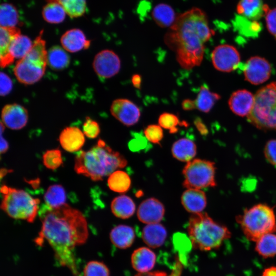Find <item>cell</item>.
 I'll use <instances>...</instances> for the list:
<instances>
[{
    "instance_id": "obj_16",
    "label": "cell",
    "mask_w": 276,
    "mask_h": 276,
    "mask_svg": "<svg viewBox=\"0 0 276 276\" xmlns=\"http://www.w3.org/2000/svg\"><path fill=\"white\" fill-rule=\"evenodd\" d=\"M254 101L255 96L251 92L240 89L232 93L228 100V105L236 115L247 117L252 110Z\"/></svg>"
},
{
    "instance_id": "obj_21",
    "label": "cell",
    "mask_w": 276,
    "mask_h": 276,
    "mask_svg": "<svg viewBox=\"0 0 276 276\" xmlns=\"http://www.w3.org/2000/svg\"><path fill=\"white\" fill-rule=\"evenodd\" d=\"M269 7L262 0H240L237 6L238 14L250 20H257L265 15Z\"/></svg>"
},
{
    "instance_id": "obj_19",
    "label": "cell",
    "mask_w": 276,
    "mask_h": 276,
    "mask_svg": "<svg viewBox=\"0 0 276 276\" xmlns=\"http://www.w3.org/2000/svg\"><path fill=\"white\" fill-rule=\"evenodd\" d=\"M59 141L64 150L70 152H76L85 143L84 134L77 127H67L60 133Z\"/></svg>"
},
{
    "instance_id": "obj_54",
    "label": "cell",
    "mask_w": 276,
    "mask_h": 276,
    "mask_svg": "<svg viewBox=\"0 0 276 276\" xmlns=\"http://www.w3.org/2000/svg\"><path fill=\"white\" fill-rule=\"evenodd\" d=\"M12 172V170H9L7 169H1V178H2L4 176L9 172Z\"/></svg>"
},
{
    "instance_id": "obj_10",
    "label": "cell",
    "mask_w": 276,
    "mask_h": 276,
    "mask_svg": "<svg viewBox=\"0 0 276 276\" xmlns=\"http://www.w3.org/2000/svg\"><path fill=\"white\" fill-rule=\"evenodd\" d=\"M46 64L24 57L15 64L13 71L18 81L29 85L38 82L44 75Z\"/></svg>"
},
{
    "instance_id": "obj_43",
    "label": "cell",
    "mask_w": 276,
    "mask_h": 276,
    "mask_svg": "<svg viewBox=\"0 0 276 276\" xmlns=\"http://www.w3.org/2000/svg\"><path fill=\"white\" fill-rule=\"evenodd\" d=\"M264 153L266 160L276 166V139L270 140L266 143Z\"/></svg>"
},
{
    "instance_id": "obj_41",
    "label": "cell",
    "mask_w": 276,
    "mask_h": 276,
    "mask_svg": "<svg viewBox=\"0 0 276 276\" xmlns=\"http://www.w3.org/2000/svg\"><path fill=\"white\" fill-rule=\"evenodd\" d=\"M144 133L147 140L154 144H160L164 136L162 127L156 124L148 125L145 129Z\"/></svg>"
},
{
    "instance_id": "obj_15",
    "label": "cell",
    "mask_w": 276,
    "mask_h": 276,
    "mask_svg": "<svg viewBox=\"0 0 276 276\" xmlns=\"http://www.w3.org/2000/svg\"><path fill=\"white\" fill-rule=\"evenodd\" d=\"M165 212V207L159 200L155 198H149L140 204L137 216L143 223L147 224L157 223L163 219Z\"/></svg>"
},
{
    "instance_id": "obj_26",
    "label": "cell",
    "mask_w": 276,
    "mask_h": 276,
    "mask_svg": "<svg viewBox=\"0 0 276 276\" xmlns=\"http://www.w3.org/2000/svg\"><path fill=\"white\" fill-rule=\"evenodd\" d=\"M196 150L195 143L187 138H181L175 142L171 149L173 156L183 162L192 160L196 155Z\"/></svg>"
},
{
    "instance_id": "obj_22",
    "label": "cell",
    "mask_w": 276,
    "mask_h": 276,
    "mask_svg": "<svg viewBox=\"0 0 276 276\" xmlns=\"http://www.w3.org/2000/svg\"><path fill=\"white\" fill-rule=\"evenodd\" d=\"M133 268L140 273L147 272L154 266L156 255L150 249L142 247L135 249L131 257Z\"/></svg>"
},
{
    "instance_id": "obj_5",
    "label": "cell",
    "mask_w": 276,
    "mask_h": 276,
    "mask_svg": "<svg viewBox=\"0 0 276 276\" xmlns=\"http://www.w3.org/2000/svg\"><path fill=\"white\" fill-rule=\"evenodd\" d=\"M245 237L256 242L264 235L276 232V218L273 207L259 203L246 209L236 217Z\"/></svg>"
},
{
    "instance_id": "obj_2",
    "label": "cell",
    "mask_w": 276,
    "mask_h": 276,
    "mask_svg": "<svg viewBox=\"0 0 276 276\" xmlns=\"http://www.w3.org/2000/svg\"><path fill=\"white\" fill-rule=\"evenodd\" d=\"M214 34L205 13L199 8L193 7L177 15L165 35L164 41L175 52L180 65L190 70L201 64L204 43Z\"/></svg>"
},
{
    "instance_id": "obj_45",
    "label": "cell",
    "mask_w": 276,
    "mask_h": 276,
    "mask_svg": "<svg viewBox=\"0 0 276 276\" xmlns=\"http://www.w3.org/2000/svg\"><path fill=\"white\" fill-rule=\"evenodd\" d=\"M13 83L10 78L5 73H1V96L8 95L12 89Z\"/></svg>"
},
{
    "instance_id": "obj_53",
    "label": "cell",
    "mask_w": 276,
    "mask_h": 276,
    "mask_svg": "<svg viewBox=\"0 0 276 276\" xmlns=\"http://www.w3.org/2000/svg\"><path fill=\"white\" fill-rule=\"evenodd\" d=\"M262 276H276V266H271L266 268Z\"/></svg>"
},
{
    "instance_id": "obj_29",
    "label": "cell",
    "mask_w": 276,
    "mask_h": 276,
    "mask_svg": "<svg viewBox=\"0 0 276 276\" xmlns=\"http://www.w3.org/2000/svg\"><path fill=\"white\" fill-rule=\"evenodd\" d=\"M66 200L65 189L59 184L49 187L44 195L45 205L51 208H57L65 204Z\"/></svg>"
},
{
    "instance_id": "obj_47",
    "label": "cell",
    "mask_w": 276,
    "mask_h": 276,
    "mask_svg": "<svg viewBox=\"0 0 276 276\" xmlns=\"http://www.w3.org/2000/svg\"><path fill=\"white\" fill-rule=\"evenodd\" d=\"M147 146V142L142 137H136L130 142L129 147L131 151H137L144 149Z\"/></svg>"
},
{
    "instance_id": "obj_30",
    "label": "cell",
    "mask_w": 276,
    "mask_h": 276,
    "mask_svg": "<svg viewBox=\"0 0 276 276\" xmlns=\"http://www.w3.org/2000/svg\"><path fill=\"white\" fill-rule=\"evenodd\" d=\"M70 58L65 51L59 46H54L48 52V63L54 70H62L67 67Z\"/></svg>"
},
{
    "instance_id": "obj_46",
    "label": "cell",
    "mask_w": 276,
    "mask_h": 276,
    "mask_svg": "<svg viewBox=\"0 0 276 276\" xmlns=\"http://www.w3.org/2000/svg\"><path fill=\"white\" fill-rule=\"evenodd\" d=\"M263 130L276 131V106L268 116Z\"/></svg>"
},
{
    "instance_id": "obj_8",
    "label": "cell",
    "mask_w": 276,
    "mask_h": 276,
    "mask_svg": "<svg viewBox=\"0 0 276 276\" xmlns=\"http://www.w3.org/2000/svg\"><path fill=\"white\" fill-rule=\"evenodd\" d=\"M276 106V82L262 87L255 95L254 104L247 120L258 129L263 130L266 120Z\"/></svg>"
},
{
    "instance_id": "obj_31",
    "label": "cell",
    "mask_w": 276,
    "mask_h": 276,
    "mask_svg": "<svg viewBox=\"0 0 276 276\" xmlns=\"http://www.w3.org/2000/svg\"><path fill=\"white\" fill-rule=\"evenodd\" d=\"M107 184L111 190L122 193L129 190L131 186V179L125 172L116 170L109 176Z\"/></svg>"
},
{
    "instance_id": "obj_37",
    "label": "cell",
    "mask_w": 276,
    "mask_h": 276,
    "mask_svg": "<svg viewBox=\"0 0 276 276\" xmlns=\"http://www.w3.org/2000/svg\"><path fill=\"white\" fill-rule=\"evenodd\" d=\"M236 26L241 34L247 37H256L261 30L257 20H250L242 16L236 19Z\"/></svg>"
},
{
    "instance_id": "obj_24",
    "label": "cell",
    "mask_w": 276,
    "mask_h": 276,
    "mask_svg": "<svg viewBox=\"0 0 276 276\" xmlns=\"http://www.w3.org/2000/svg\"><path fill=\"white\" fill-rule=\"evenodd\" d=\"M135 237L134 228L126 225H119L113 228L110 233L111 242L116 247L121 249L130 247Z\"/></svg>"
},
{
    "instance_id": "obj_35",
    "label": "cell",
    "mask_w": 276,
    "mask_h": 276,
    "mask_svg": "<svg viewBox=\"0 0 276 276\" xmlns=\"http://www.w3.org/2000/svg\"><path fill=\"white\" fill-rule=\"evenodd\" d=\"M18 14L15 7L4 3L0 6V24L3 27H16L18 24Z\"/></svg>"
},
{
    "instance_id": "obj_39",
    "label": "cell",
    "mask_w": 276,
    "mask_h": 276,
    "mask_svg": "<svg viewBox=\"0 0 276 276\" xmlns=\"http://www.w3.org/2000/svg\"><path fill=\"white\" fill-rule=\"evenodd\" d=\"M83 276H109V270L103 262L91 261L85 265Z\"/></svg>"
},
{
    "instance_id": "obj_36",
    "label": "cell",
    "mask_w": 276,
    "mask_h": 276,
    "mask_svg": "<svg viewBox=\"0 0 276 276\" xmlns=\"http://www.w3.org/2000/svg\"><path fill=\"white\" fill-rule=\"evenodd\" d=\"M33 42L29 37L20 34L13 40L10 53L14 59H22L30 51Z\"/></svg>"
},
{
    "instance_id": "obj_49",
    "label": "cell",
    "mask_w": 276,
    "mask_h": 276,
    "mask_svg": "<svg viewBox=\"0 0 276 276\" xmlns=\"http://www.w3.org/2000/svg\"><path fill=\"white\" fill-rule=\"evenodd\" d=\"M181 106L185 110H191L196 108L195 100L189 99H185L181 103Z\"/></svg>"
},
{
    "instance_id": "obj_23",
    "label": "cell",
    "mask_w": 276,
    "mask_h": 276,
    "mask_svg": "<svg viewBox=\"0 0 276 276\" xmlns=\"http://www.w3.org/2000/svg\"><path fill=\"white\" fill-rule=\"evenodd\" d=\"M167 236L166 228L160 223L149 224L142 231L143 241L149 247L157 248L165 242Z\"/></svg>"
},
{
    "instance_id": "obj_9",
    "label": "cell",
    "mask_w": 276,
    "mask_h": 276,
    "mask_svg": "<svg viewBox=\"0 0 276 276\" xmlns=\"http://www.w3.org/2000/svg\"><path fill=\"white\" fill-rule=\"evenodd\" d=\"M211 59L213 66L217 70L230 72L237 67L240 61V56L233 45L221 44L213 50Z\"/></svg>"
},
{
    "instance_id": "obj_50",
    "label": "cell",
    "mask_w": 276,
    "mask_h": 276,
    "mask_svg": "<svg viewBox=\"0 0 276 276\" xmlns=\"http://www.w3.org/2000/svg\"><path fill=\"white\" fill-rule=\"evenodd\" d=\"M194 123L197 129L201 134H205L208 132L207 128L200 119H196L194 122Z\"/></svg>"
},
{
    "instance_id": "obj_1",
    "label": "cell",
    "mask_w": 276,
    "mask_h": 276,
    "mask_svg": "<svg viewBox=\"0 0 276 276\" xmlns=\"http://www.w3.org/2000/svg\"><path fill=\"white\" fill-rule=\"evenodd\" d=\"M40 217L42 225L36 242L41 244L45 240L53 249L58 262L68 268L74 276H80L74 250L88 238L85 217L80 211L65 203L57 208L45 205L40 211Z\"/></svg>"
},
{
    "instance_id": "obj_14",
    "label": "cell",
    "mask_w": 276,
    "mask_h": 276,
    "mask_svg": "<svg viewBox=\"0 0 276 276\" xmlns=\"http://www.w3.org/2000/svg\"><path fill=\"white\" fill-rule=\"evenodd\" d=\"M1 117L3 124L13 130L22 129L28 121L27 110L16 103L6 105L2 109Z\"/></svg>"
},
{
    "instance_id": "obj_33",
    "label": "cell",
    "mask_w": 276,
    "mask_h": 276,
    "mask_svg": "<svg viewBox=\"0 0 276 276\" xmlns=\"http://www.w3.org/2000/svg\"><path fill=\"white\" fill-rule=\"evenodd\" d=\"M66 14L64 8L55 2L48 3L42 10V16L44 20L50 24H57L62 22Z\"/></svg>"
},
{
    "instance_id": "obj_51",
    "label": "cell",
    "mask_w": 276,
    "mask_h": 276,
    "mask_svg": "<svg viewBox=\"0 0 276 276\" xmlns=\"http://www.w3.org/2000/svg\"><path fill=\"white\" fill-rule=\"evenodd\" d=\"M133 85L136 88L140 89L141 86L142 77L139 74H134L131 78Z\"/></svg>"
},
{
    "instance_id": "obj_20",
    "label": "cell",
    "mask_w": 276,
    "mask_h": 276,
    "mask_svg": "<svg viewBox=\"0 0 276 276\" xmlns=\"http://www.w3.org/2000/svg\"><path fill=\"white\" fill-rule=\"evenodd\" d=\"M181 202L188 212L193 214L201 213L207 203L205 193L197 189H188L182 194Z\"/></svg>"
},
{
    "instance_id": "obj_6",
    "label": "cell",
    "mask_w": 276,
    "mask_h": 276,
    "mask_svg": "<svg viewBox=\"0 0 276 276\" xmlns=\"http://www.w3.org/2000/svg\"><path fill=\"white\" fill-rule=\"evenodd\" d=\"M2 194L1 209L10 217L32 223L35 219L40 200L34 198L26 191L8 187L1 188Z\"/></svg>"
},
{
    "instance_id": "obj_44",
    "label": "cell",
    "mask_w": 276,
    "mask_h": 276,
    "mask_svg": "<svg viewBox=\"0 0 276 276\" xmlns=\"http://www.w3.org/2000/svg\"><path fill=\"white\" fill-rule=\"evenodd\" d=\"M265 15L267 28L276 39V8L269 9Z\"/></svg>"
},
{
    "instance_id": "obj_52",
    "label": "cell",
    "mask_w": 276,
    "mask_h": 276,
    "mask_svg": "<svg viewBox=\"0 0 276 276\" xmlns=\"http://www.w3.org/2000/svg\"><path fill=\"white\" fill-rule=\"evenodd\" d=\"M135 276H168L167 273L163 271L147 272L139 273Z\"/></svg>"
},
{
    "instance_id": "obj_11",
    "label": "cell",
    "mask_w": 276,
    "mask_h": 276,
    "mask_svg": "<svg viewBox=\"0 0 276 276\" xmlns=\"http://www.w3.org/2000/svg\"><path fill=\"white\" fill-rule=\"evenodd\" d=\"M93 65L95 72L99 77L107 79L119 73L121 68V61L113 51L104 50L95 56Z\"/></svg>"
},
{
    "instance_id": "obj_40",
    "label": "cell",
    "mask_w": 276,
    "mask_h": 276,
    "mask_svg": "<svg viewBox=\"0 0 276 276\" xmlns=\"http://www.w3.org/2000/svg\"><path fill=\"white\" fill-rule=\"evenodd\" d=\"M158 122L160 126L169 130L171 133L178 131L177 126L180 124L177 116L169 112L162 113L158 118Z\"/></svg>"
},
{
    "instance_id": "obj_4",
    "label": "cell",
    "mask_w": 276,
    "mask_h": 276,
    "mask_svg": "<svg viewBox=\"0 0 276 276\" xmlns=\"http://www.w3.org/2000/svg\"><path fill=\"white\" fill-rule=\"evenodd\" d=\"M188 232L193 247L202 251L219 248L229 238L228 229L215 221L205 213L193 214L190 217Z\"/></svg>"
},
{
    "instance_id": "obj_13",
    "label": "cell",
    "mask_w": 276,
    "mask_h": 276,
    "mask_svg": "<svg viewBox=\"0 0 276 276\" xmlns=\"http://www.w3.org/2000/svg\"><path fill=\"white\" fill-rule=\"evenodd\" d=\"M111 114L124 125L131 126L139 121L141 111L131 101L124 98L114 100L110 106Z\"/></svg>"
},
{
    "instance_id": "obj_32",
    "label": "cell",
    "mask_w": 276,
    "mask_h": 276,
    "mask_svg": "<svg viewBox=\"0 0 276 276\" xmlns=\"http://www.w3.org/2000/svg\"><path fill=\"white\" fill-rule=\"evenodd\" d=\"M255 249L259 255L265 258L276 255V235L269 233L263 235L257 241Z\"/></svg>"
},
{
    "instance_id": "obj_7",
    "label": "cell",
    "mask_w": 276,
    "mask_h": 276,
    "mask_svg": "<svg viewBox=\"0 0 276 276\" xmlns=\"http://www.w3.org/2000/svg\"><path fill=\"white\" fill-rule=\"evenodd\" d=\"M215 163L196 158L187 162L183 168V186L188 189H200L216 186Z\"/></svg>"
},
{
    "instance_id": "obj_12",
    "label": "cell",
    "mask_w": 276,
    "mask_h": 276,
    "mask_svg": "<svg viewBox=\"0 0 276 276\" xmlns=\"http://www.w3.org/2000/svg\"><path fill=\"white\" fill-rule=\"evenodd\" d=\"M271 67L269 62L260 56L250 57L244 67L245 79L254 85H259L266 81L270 77Z\"/></svg>"
},
{
    "instance_id": "obj_42",
    "label": "cell",
    "mask_w": 276,
    "mask_h": 276,
    "mask_svg": "<svg viewBox=\"0 0 276 276\" xmlns=\"http://www.w3.org/2000/svg\"><path fill=\"white\" fill-rule=\"evenodd\" d=\"M83 132L88 138H96L100 132L98 123L89 117H86L83 125Z\"/></svg>"
},
{
    "instance_id": "obj_18",
    "label": "cell",
    "mask_w": 276,
    "mask_h": 276,
    "mask_svg": "<svg viewBox=\"0 0 276 276\" xmlns=\"http://www.w3.org/2000/svg\"><path fill=\"white\" fill-rule=\"evenodd\" d=\"M60 41L64 49L71 53L86 49L90 44V41L79 29H72L66 31L61 36Z\"/></svg>"
},
{
    "instance_id": "obj_27",
    "label": "cell",
    "mask_w": 276,
    "mask_h": 276,
    "mask_svg": "<svg viewBox=\"0 0 276 276\" xmlns=\"http://www.w3.org/2000/svg\"><path fill=\"white\" fill-rule=\"evenodd\" d=\"M110 208L115 216L125 219L130 218L134 214L135 211V204L130 197L122 195L112 200Z\"/></svg>"
},
{
    "instance_id": "obj_3",
    "label": "cell",
    "mask_w": 276,
    "mask_h": 276,
    "mask_svg": "<svg viewBox=\"0 0 276 276\" xmlns=\"http://www.w3.org/2000/svg\"><path fill=\"white\" fill-rule=\"evenodd\" d=\"M74 160L76 172L93 181L102 180L116 170L125 167L127 163L122 154L113 150L101 139L88 150L78 152Z\"/></svg>"
},
{
    "instance_id": "obj_38",
    "label": "cell",
    "mask_w": 276,
    "mask_h": 276,
    "mask_svg": "<svg viewBox=\"0 0 276 276\" xmlns=\"http://www.w3.org/2000/svg\"><path fill=\"white\" fill-rule=\"evenodd\" d=\"M44 166L50 170L58 168L63 163L62 154L58 149L48 150L42 156Z\"/></svg>"
},
{
    "instance_id": "obj_17",
    "label": "cell",
    "mask_w": 276,
    "mask_h": 276,
    "mask_svg": "<svg viewBox=\"0 0 276 276\" xmlns=\"http://www.w3.org/2000/svg\"><path fill=\"white\" fill-rule=\"evenodd\" d=\"M20 34V30L17 27H3L0 29V63L2 67L12 64L14 58L10 49L13 40Z\"/></svg>"
},
{
    "instance_id": "obj_25",
    "label": "cell",
    "mask_w": 276,
    "mask_h": 276,
    "mask_svg": "<svg viewBox=\"0 0 276 276\" xmlns=\"http://www.w3.org/2000/svg\"><path fill=\"white\" fill-rule=\"evenodd\" d=\"M178 15L174 9L166 3H159L155 6L151 12L154 22L160 27L170 28L174 23Z\"/></svg>"
},
{
    "instance_id": "obj_48",
    "label": "cell",
    "mask_w": 276,
    "mask_h": 276,
    "mask_svg": "<svg viewBox=\"0 0 276 276\" xmlns=\"http://www.w3.org/2000/svg\"><path fill=\"white\" fill-rule=\"evenodd\" d=\"M4 125L1 122V153H5L9 148V144L7 141L3 136V132L4 131Z\"/></svg>"
},
{
    "instance_id": "obj_28",
    "label": "cell",
    "mask_w": 276,
    "mask_h": 276,
    "mask_svg": "<svg viewBox=\"0 0 276 276\" xmlns=\"http://www.w3.org/2000/svg\"><path fill=\"white\" fill-rule=\"evenodd\" d=\"M220 98L219 95L211 91L205 85H202L195 100L196 108L201 112L208 113Z\"/></svg>"
},
{
    "instance_id": "obj_34",
    "label": "cell",
    "mask_w": 276,
    "mask_h": 276,
    "mask_svg": "<svg viewBox=\"0 0 276 276\" xmlns=\"http://www.w3.org/2000/svg\"><path fill=\"white\" fill-rule=\"evenodd\" d=\"M48 3L55 2L60 5L67 15L72 18L82 16L86 9V0H46Z\"/></svg>"
}]
</instances>
